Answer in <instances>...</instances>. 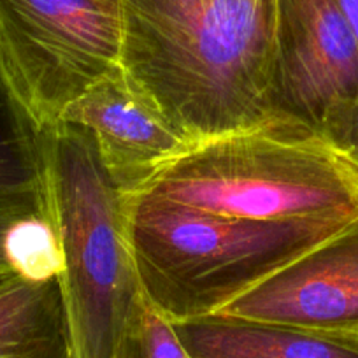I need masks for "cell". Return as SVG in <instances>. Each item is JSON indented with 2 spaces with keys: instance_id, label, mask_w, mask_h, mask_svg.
<instances>
[{
  "instance_id": "cell-15",
  "label": "cell",
  "mask_w": 358,
  "mask_h": 358,
  "mask_svg": "<svg viewBox=\"0 0 358 358\" xmlns=\"http://www.w3.org/2000/svg\"><path fill=\"white\" fill-rule=\"evenodd\" d=\"M25 218H32L27 215H18V213H9V211H0V274H13L11 262H9L8 255V243H9V234H11L13 227L18 222ZM43 218V216H41Z\"/></svg>"
},
{
  "instance_id": "cell-18",
  "label": "cell",
  "mask_w": 358,
  "mask_h": 358,
  "mask_svg": "<svg viewBox=\"0 0 358 358\" xmlns=\"http://www.w3.org/2000/svg\"><path fill=\"white\" fill-rule=\"evenodd\" d=\"M357 334H358V332H357Z\"/></svg>"
},
{
  "instance_id": "cell-4",
  "label": "cell",
  "mask_w": 358,
  "mask_h": 358,
  "mask_svg": "<svg viewBox=\"0 0 358 358\" xmlns=\"http://www.w3.org/2000/svg\"><path fill=\"white\" fill-rule=\"evenodd\" d=\"M43 153L71 358H113L141 295L127 241L125 194L81 127H44Z\"/></svg>"
},
{
  "instance_id": "cell-6",
  "label": "cell",
  "mask_w": 358,
  "mask_h": 358,
  "mask_svg": "<svg viewBox=\"0 0 358 358\" xmlns=\"http://www.w3.org/2000/svg\"><path fill=\"white\" fill-rule=\"evenodd\" d=\"M358 108V46L336 0H278L271 123L346 146Z\"/></svg>"
},
{
  "instance_id": "cell-13",
  "label": "cell",
  "mask_w": 358,
  "mask_h": 358,
  "mask_svg": "<svg viewBox=\"0 0 358 358\" xmlns=\"http://www.w3.org/2000/svg\"><path fill=\"white\" fill-rule=\"evenodd\" d=\"M8 255L13 273L29 280H46L60 274L57 239L48 218L32 216L13 227Z\"/></svg>"
},
{
  "instance_id": "cell-10",
  "label": "cell",
  "mask_w": 358,
  "mask_h": 358,
  "mask_svg": "<svg viewBox=\"0 0 358 358\" xmlns=\"http://www.w3.org/2000/svg\"><path fill=\"white\" fill-rule=\"evenodd\" d=\"M0 358H71L60 276H0Z\"/></svg>"
},
{
  "instance_id": "cell-16",
  "label": "cell",
  "mask_w": 358,
  "mask_h": 358,
  "mask_svg": "<svg viewBox=\"0 0 358 358\" xmlns=\"http://www.w3.org/2000/svg\"><path fill=\"white\" fill-rule=\"evenodd\" d=\"M115 2H118V0H115Z\"/></svg>"
},
{
  "instance_id": "cell-8",
  "label": "cell",
  "mask_w": 358,
  "mask_h": 358,
  "mask_svg": "<svg viewBox=\"0 0 358 358\" xmlns=\"http://www.w3.org/2000/svg\"><path fill=\"white\" fill-rule=\"evenodd\" d=\"M60 122L92 136L102 165L125 195L143 190L194 146L134 88L120 64L69 104Z\"/></svg>"
},
{
  "instance_id": "cell-9",
  "label": "cell",
  "mask_w": 358,
  "mask_h": 358,
  "mask_svg": "<svg viewBox=\"0 0 358 358\" xmlns=\"http://www.w3.org/2000/svg\"><path fill=\"white\" fill-rule=\"evenodd\" d=\"M172 327L192 358H358L357 332H327L223 315L176 322Z\"/></svg>"
},
{
  "instance_id": "cell-3",
  "label": "cell",
  "mask_w": 358,
  "mask_h": 358,
  "mask_svg": "<svg viewBox=\"0 0 358 358\" xmlns=\"http://www.w3.org/2000/svg\"><path fill=\"white\" fill-rule=\"evenodd\" d=\"M139 192L225 218H358L357 165L327 141L274 123L195 143Z\"/></svg>"
},
{
  "instance_id": "cell-5",
  "label": "cell",
  "mask_w": 358,
  "mask_h": 358,
  "mask_svg": "<svg viewBox=\"0 0 358 358\" xmlns=\"http://www.w3.org/2000/svg\"><path fill=\"white\" fill-rule=\"evenodd\" d=\"M115 0H0V60L41 129L120 64Z\"/></svg>"
},
{
  "instance_id": "cell-7",
  "label": "cell",
  "mask_w": 358,
  "mask_h": 358,
  "mask_svg": "<svg viewBox=\"0 0 358 358\" xmlns=\"http://www.w3.org/2000/svg\"><path fill=\"white\" fill-rule=\"evenodd\" d=\"M216 315L358 332V218Z\"/></svg>"
},
{
  "instance_id": "cell-12",
  "label": "cell",
  "mask_w": 358,
  "mask_h": 358,
  "mask_svg": "<svg viewBox=\"0 0 358 358\" xmlns=\"http://www.w3.org/2000/svg\"><path fill=\"white\" fill-rule=\"evenodd\" d=\"M113 358H192L172 323L141 294L134 302Z\"/></svg>"
},
{
  "instance_id": "cell-2",
  "label": "cell",
  "mask_w": 358,
  "mask_h": 358,
  "mask_svg": "<svg viewBox=\"0 0 358 358\" xmlns=\"http://www.w3.org/2000/svg\"><path fill=\"white\" fill-rule=\"evenodd\" d=\"M125 227L141 294L176 323L216 315L346 225L225 218L136 192Z\"/></svg>"
},
{
  "instance_id": "cell-1",
  "label": "cell",
  "mask_w": 358,
  "mask_h": 358,
  "mask_svg": "<svg viewBox=\"0 0 358 358\" xmlns=\"http://www.w3.org/2000/svg\"><path fill=\"white\" fill-rule=\"evenodd\" d=\"M120 65L188 143L271 123L278 0H118Z\"/></svg>"
},
{
  "instance_id": "cell-17",
  "label": "cell",
  "mask_w": 358,
  "mask_h": 358,
  "mask_svg": "<svg viewBox=\"0 0 358 358\" xmlns=\"http://www.w3.org/2000/svg\"><path fill=\"white\" fill-rule=\"evenodd\" d=\"M0 276H2V274H0Z\"/></svg>"
},
{
  "instance_id": "cell-14",
  "label": "cell",
  "mask_w": 358,
  "mask_h": 358,
  "mask_svg": "<svg viewBox=\"0 0 358 358\" xmlns=\"http://www.w3.org/2000/svg\"><path fill=\"white\" fill-rule=\"evenodd\" d=\"M337 6L341 8L343 15L346 16L348 23L351 27V32H353L355 41H357L358 46V0H336ZM343 153L353 162L355 165L358 167V108H357V115H355L353 125H351L350 136H348L346 146H344Z\"/></svg>"
},
{
  "instance_id": "cell-11",
  "label": "cell",
  "mask_w": 358,
  "mask_h": 358,
  "mask_svg": "<svg viewBox=\"0 0 358 358\" xmlns=\"http://www.w3.org/2000/svg\"><path fill=\"white\" fill-rule=\"evenodd\" d=\"M0 211L48 218L43 129L0 60Z\"/></svg>"
}]
</instances>
